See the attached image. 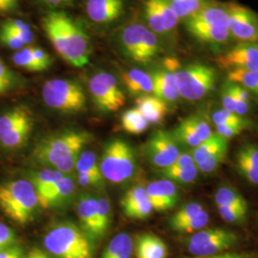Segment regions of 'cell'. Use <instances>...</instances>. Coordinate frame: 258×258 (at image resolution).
Returning <instances> with one entry per match:
<instances>
[{"label": "cell", "mask_w": 258, "mask_h": 258, "mask_svg": "<svg viewBox=\"0 0 258 258\" xmlns=\"http://www.w3.org/2000/svg\"><path fill=\"white\" fill-rule=\"evenodd\" d=\"M44 248L55 258H92L91 239L73 222L58 223L47 231Z\"/></svg>", "instance_id": "cell-4"}, {"label": "cell", "mask_w": 258, "mask_h": 258, "mask_svg": "<svg viewBox=\"0 0 258 258\" xmlns=\"http://www.w3.org/2000/svg\"><path fill=\"white\" fill-rule=\"evenodd\" d=\"M137 258H166L168 249L166 243L152 233L139 235L136 241Z\"/></svg>", "instance_id": "cell-29"}, {"label": "cell", "mask_w": 258, "mask_h": 258, "mask_svg": "<svg viewBox=\"0 0 258 258\" xmlns=\"http://www.w3.org/2000/svg\"><path fill=\"white\" fill-rule=\"evenodd\" d=\"M111 205L106 197L98 198V232L99 238L105 235L110 227Z\"/></svg>", "instance_id": "cell-44"}, {"label": "cell", "mask_w": 258, "mask_h": 258, "mask_svg": "<svg viewBox=\"0 0 258 258\" xmlns=\"http://www.w3.org/2000/svg\"><path fill=\"white\" fill-rule=\"evenodd\" d=\"M228 81L239 84L258 97V70H231L228 73Z\"/></svg>", "instance_id": "cell-37"}, {"label": "cell", "mask_w": 258, "mask_h": 258, "mask_svg": "<svg viewBox=\"0 0 258 258\" xmlns=\"http://www.w3.org/2000/svg\"><path fill=\"white\" fill-rule=\"evenodd\" d=\"M65 175L66 174L61 173L60 171L49 167L33 173L30 181L37 190V198L41 197Z\"/></svg>", "instance_id": "cell-33"}, {"label": "cell", "mask_w": 258, "mask_h": 258, "mask_svg": "<svg viewBox=\"0 0 258 258\" xmlns=\"http://www.w3.org/2000/svg\"><path fill=\"white\" fill-rule=\"evenodd\" d=\"M80 228L90 239H100L98 232V198L83 194L77 203Z\"/></svg>", "instance_id": "cell-23"}, {"label": "cell", "mask_w": 258, "mask_h": 258, "mask_svg": "<svg viewBox=\"0 0 258 258\" xmlns=\"http://www.w3.org/2000/svg\"><path fill=\"white\" fill-rule=\"evenodd\" d=\"M186 30L197 39L212 46H222L229 44L232 39L230 30L227 28L206 24L194 19L184 21Z\"/></svg>", "instance_id": "cell-21"}, {"label": "cell", "mask_w": 258, "mask_h": 258, "mask_svg": "<svg viewBox=\"0 0 258 258\" xmlns=\"http://www.w3.org/2000/svg\"><path fill=\"white\" fill-rule=\"evenodd\" d=\"M136 167L135 152L127 142L113 139L104 146L100 169L105 180L113 184L125 183L133 177Z\"/></svg>", "instance_id": "cell-5"}, {"label": "cell", "mask_w": 258, "mask_h": 258, "mask_svg": "<svg viewBox=\"0 0 258 258\" xmlns=\"http://www.w3.org/2000/svg\"><path fill=\"white\" fill-rule=\"evenodd\" d=\"M211 120L214 125L217 124H231V125H238L244 128L248 129L250 127L251 122L244 116H240L235 113L226 110L224 108L215 110L212 114Z\"/></svg>", "instance_id": "cell-40"}, {"label": "cell", "mask_w": 258, "mask_h": 258, "mask_svg": "<svg viewBox=\"0 0 258 258\" xmlns=\"http://www.w3.org/2000/svg\"><path fill=\"white\" fill-rule=\"evenodd\" d=\"M17 241L16 232L9 226L0 221V249L15 245Z\"/></svg>", "instance_id": "cell-49"}, {"label": "cell", "mask_w": 258, "mask_h": 258, "mask_svg": "<svg viewBox=\"0 0 258 258\" xmlns=\"http://www.w3.org/2000/svg\"><path fill=\"white\" fill-rule=\"evenodd\" d=\"M256 44H257V45H258V40H257V41H256Z\"/></svg>", "instance_id": "cell-57"}, {"label": "cell", "mask_w": 258, "mask_h": 258, "mask_svg": "<svg viewBox=\"0 0 258 258\" xmlns=\"http://www.w3.org/2000/svg\"><path fill=\"white\" fill-rule=\"evenodd\" d=\"M77 180L83 187H99L103 184L104 178L87 173H77Z\"/></svg>", "instance_id": "cell-50"}, {"label": "cell", "mask_w": 258, "mask_h": 258, "mask_svg": "<svg viewBox=\"0 0 258 258\" xmlns=\"http://www.w3.org/2000/svg\"><path fill=\"white\" fill-rule=\"evenodd\" d=\"M75 169L77 170V173H87L103 177L100 169V162L91 150H85L81 153L76 163Z\"/></svg>", "instance_id": "cell-39"}, {"label": "cell", "mask_w": 258, "mask_h": 258, "mask_svg": "<svg viewBox=\"0 0 258 258\" xmlns=\"http://www.w3.org/2000/svg\"><path fill=\"white\" fill-rule=\"evenodd\" d=\"M136 105L142 115L148 120L149 124H159L165 119L167 114V103L156 96L145 95L138 97Z\"/></svg>", "instance_id": "cell-27"}, {"label": "cell", "mask_w": 258, "mask_h": 258, "mask_svg": "<svg viewBox=\"0 0 258 258\" xmlns=\"http://www.w3.org/2000/svg\"><path fill=\"white\" fill-rule=\"evenodd\" d=\"M175 82L180 97L189 102H197L215 88L217 74L211 66L194 63L180 67L175 72Z\"/></svg>", "instance_id": "cell-7"}, {"label": "cell", "mask_w": 258, "mask_h": 258, "mask_svg": "<svg viewBox=\"0 0 258 258\" xmlns=\"http://www.w3.org/2000/svg\"><path fill=\"white\" fill-rule=\"evenodd\" d=\"M230 26L231 37L240 42H256L258 40V15L251 10L231 2Z\"/></svg>", "instance_id": "cell-14"}, {"label": "cell", "mask_w": 258, "mask_h": 258, "mask_svg": "<svg viewBox=\"0 0 258 258\" xmlns=\"http://www.w3.org/2000/svg\"><path fill=\"white\" fill-rule=\"evenodd\" d=\"M239 235L225 228H204L186 241L187 251L195 257H207L229 251L239 242Z\"/></svg>", "instance_id": "cell-8"}, {"label": "cell", "mask_w": 258, "mask_h": 258, "mask_svg": "<svg viewBox=\"0 0 258 258\" xmlns=\"http://www.w3.org/2000/svg\"><path fill=\"white\" fill-rule=\"evenodd\" d=\"M145 17L148 28L156 35L172 33L180 20L166 0H147Z\"/></svg>", "instance_id": "cell-15"}, {"label": "cell", "mask_w": 258, "mask_h": 258, "mask_svg": "<svg viewBox=\"0 0 258 258\" xmlns=\"http://www.w3.org/2000/svg\"><path fill=\"white\" fill-rule=\"evenodd\" d=\"M38 207L37 190L30 180L18 179L0 184V211L11 221L27 225Z\"/></svg>", "instance_id": "cell-3"}, {"label": "cell", "mask_w": 258, "mask_h": 258, "mask_svg": "<svg viewBox=\"0 0 258 258\" xmlns=\"http://www.w3.org/2000/svg\"><path fill=\"white\" fill-rule=\"evenodd\" d=\"M216 210L222 219L231 225H243L247 221L248 211L225 206H216Z\"/></svg>", "instance_id": "cell-46"}, {"label": "cell", "mask_w": 258, "mask_h": 258, "mask_svg": "<svg viewBox=\"0 0 258 258\" xmlns=\"http://www.w3.org/2000/svg\"><path fill=\"white\" fill-rule=\"evenodd\" d=\"M12 60L17 66L30 72H42L37 59L33 55L32 46L24 47L23 49L17 51L12 56Z\"/></svg>", "instance_id": "cell-42"}, {"label": "cell", "mask_w": 258, "mask_h": 258, "mask_svg": "<svg viewBox=\"0 0 258 258\" xmlns=\"http://www.w3.org/2000/svg\"><path fill=\"white\" fill-rule=\"evenodd\" d=\"M180 67L181 64L176 58L167 57L164 61V66L151 74L154 96L167 104L175 103L180 98L175 82V72Z\"/></svg>", "instance_id": "cell-17"}, {"label": "cell", "mask_w": 258, "mask_h": 258, "mask_svg": "<svg viewBox=\"0 0 258 258\" xmlns=\"http://www.w3.org/2000/svg\"><path fill=\"white\" fill-rule=\"evenodd\" d=\"M159 173L164 179L177 184H190L195 183L199 176V170L189 151L181 152L174 164L159 169Z\"/></svg>", "instance_id": "cell-20"}, {"label": "cell", "mask_w": 258, "mask_h": 258, "mask_svg": "<svg viewBox=\"0 0 258 258\" xmlns=\"http://www.w3.org/2000/svg\"><path fill=\"white\" fill-rule=\"evenodd\" d=\"M91 139L89 133L82 130L56 132L37 143L33 156L41 166L68 174L75 169L78 158Z\"/></svg>", "instance_id": "cell-2"}, {"label": "cell", "mask_w": 258, "mask_h": 258, "mask_svg": "<svg viewBox=\"0 0 258 258\" xmlns=\"http://www.w3.org/2000/svg\"><path fill=\"white\" fill-rule=\"evenodd\" d=\"M123 214L132 220H146L153 212L146 186L134 185L130 187L120 200Z\"/></svg>", "instance_id": "cell-18"}, {"label": "cell", "mask_w": 258, "mask_h": 258, "mask_svg": "<svg viewBox=\"0 0 258 258\" xmlns=\"http://www.w3.org/2000/svg\"><path fill=\"white\" fill-rule=\"evenodd\" d=\"M16 83V75L0 58V96L10 91Z\"/></svg>", "instance_id": "cell-47"}, {"label": "cell", "mask_w": 258, "mask_h": 258, "mask_svg": "<svg viewBox=\"0 0 258 258\" xmlns=\"http://www.w3.org/2000/svg\"><path fill=\"white\" fill-rule=\"evenodd\" d=\"M209 220H210L209 212H207L206 210H203L202 212L194 215V217L182 222V223L176 225L170 229L172 231H175V232H178V233L192 234L194 232L206 228V226L209 223Z\"/></svg>", "instance_id": "cell-38"}, {"label": "cell", "mask_w": 258, "mask_h": 258, "mask_svg": "<svg viewBox=\"0 0 258 258\" xmlns=\"http://www.w3.org/2000/svg\"><path fill=\"white\" fill-rule=\"evenodd\" d=\"M26 258H50L49 255L45 253L43 250L38 248H33L29 251Z\"/></svg>", "instance_id": "cell-56"}, {"label": "cell", "mask_w": 258, "mask_h": 258, "mask_svg": "<svg viewBox=\"0 0 258 258\" xmlns=\"http://www.w3.org/2000/svg\"><path fill=\"white\" fill-rule=\"evenodd\" d=\"M225 148H229V140L218 135L216 132H213L212 136L206 142H204L199 147L189 150V152L197 166L207 158L212 156L215 152Z\"/></svg>", "instance_id": "cell-32"}, {"label": "cell", "mask_w": 258, "mask_h": 258, "mask_svg": "<svg viewBox=\"0 0 258 258\" xmlns=\"http://www.w3.org/2000/svg\"><path fill=\"white\" fill-rule=\"evenodd\" d=\"M0 258H24V254L19 246L13 245L8 248L0 249Z\"/></svg>", "instance_id": "cell-52"}, {"label": "cell", "mask_w": 258, "mask_h": 258, "mask_svg": "<svg viewBox=\"0 0 258 258\" xmlns=\"http://www.w3.org/2000/svg\"><path fill=\"white\" fill-rule=\"evenodd\" d=\"M222 105L226 110L235 113L240 116H245L249 110V103L241 101L239 98L231 91L228 82L224 84L221 93Z\"/></svg>", "instance_id": "cell-36"}, {"label": "cell", "mask_w": 258, "mask_h": 258, "mask_svg": "<svg viewBox=\"0 0 258 258\" xmlns=\"http://www.w3.org/2000/svg\"><path fill=\"white\" fill-rule=\"evenodd\" d=\"M124 11L123 0H86L85 12L93 22L107 24L121 17Z\"/></svg>", "instance_id": "cell-22"}, {"label": "cell", "mask_w": 258, "mask_h": 258, "mask_svg": "<svg viewBox=\"0 0 258 258\" xmlns=\"http://www.w3.org/2000/svg\"><path fill=\"white\" fill-rule=\"evenodd\" d=\"M47 37L61 58L77 68L89 62L92 44L83 27L62 11H51L43 18Z\"/></svg>", "instance_id": "cell-1"}, {"label": "cell", "mask_w": 258, "mask_h": 258, "mask_svg": "<svg viewBox=\"0 0 258 258\" xmlns=\"http://www.w3.org/2000/svg\"><path fill=\"white\" fill-rule=\"evenodd\" d=\"M120 40L124 54L140 63H148L152 60L160 49L156 34L138 22L123 28Z\"/></svg>", "instance_id": "cell-9"}, {"label": "cell", "mask_w": 258, "mask_h": 258, "mask_svg": "<svg viewBox=\"0 0 258 258\" xmlns=\"http://www.w3.org/2000/svg\"><path fill=\"white\" fill-rule=\"evenodd\" d=\"M185 258H257V255L251 252H234V251H226L219 254H215L207 257H185Z\"/></svg>", "instance_id": "cell-53"}, {"label": "cell", "mask_w": 258, "mask_h": 258, "mask_svg": "<svg viewBox=\"0 0 258 258\" xmlns=\"http://www.w3.org/2000/svg\"><path fill=\"white\" fill-rule=\"evenodd\" d=\"M236 170L247 182L258 185V145L247 144L235 155Z\"/></svg>", "instance_id": "cell-24"}, {"label": "cell", "mask_w": 258, "mask_h": 258, "mask_svg": "<svg viewBox=\"0 0 258 258\" xmlns=\"http://www.w3.org/2000/svg\"><path fill=\"white\" fill-rule=\"evenodd\" d=\"M204 209L203 206L200 203L197 202H190V203L185 204L182 208H180L177 212L171 216V218L169 219V227L172 228L176 225L185 221L191 217H194V215H196L197 213L202 212Z\"/></svg>", "instance_id": "cell-45"}, {"label": "cell", "mask_w": 258, "mask_h": 258, "mask_svg": "<svg viewBox=\"0 0 258 258\" xmlns=\"http://www.w3.org/2000/svg\"><path fill=\"white\" fill-rule=\"evenodd\" d=\"M190 19L202 23H206V24H211V25L229 29L230 26L229 3H220L215 0H212L205 8Z\"/></svg>", "instance_id": "cell-26"}, {"label": "cell", "mask_w": 258, "mask_h": 258, "mask_svg": "<svg viewBox=\"0 0 258 258\" xmlns=\"http://www.w3.org/2000/svg\"><path fill=\"white\" fill-rule=\"evenodd\" d=\"M122 82L126 86V89L133 96H145L153 93V81L151 74L133 68L124 72L121 76Z\"/></svg>", "instance_id": "cell-28"}, {"label": "cell", "mask_w": 258, "mask_h": 258, "mask_svg": "<svg viewBox=\"0 0 258 258\" xmlns=\"http://www.w3.org/2000/svg\"><path fill=\"white\" fill-rule=\"evenodd\" d=\"M0 41L3 45L17 51L25 47V43L18 35L3 27H0Z\"/></svg>", "instance_id": "cell-48"}, {"label": "cell", "mask_w": 258, "mask_h": 258, "mask_svg": "<svg viewBox=\"0 0 258 258\" xmlns=\"http://www.w3.org/2000/svg\"><path fill=\"white\" fill-rule=\"evenodd\" d=\"M44 5L52 8H60L67 5H71L75 0H39Z\"/></svg>", "instance_id": "cell-55"}, {"label": "cell", "mask_w": 258, "mask_h": 258, "mask_svg": "<svg viewBox=\"0 0 258 258\" xmlns=\"http://www.w3.org/2000/svg\"><path fill=\"white\" fill-rule=\"evenodd\" d=\"M41 95L48 107L62 113H79L86 106L83 86L73 80H50L44 83Z\"/></svg>", "instance_id": "cell-6"}, {"label": "cell", "mask_w": 258, "mask_h": 258, "mask_svg": "<svg viewBox=\"0 0 258 258\" xmlns=\"http://www.w3.org/2000/svg\"><path fill=\"white\" fill-rule=\"evenodd\" d=\"M76 192V184L71 177L65 175L47 192L38 198L40 208L53 209L68 203Z\"/></svg>", "instance_id": "cell-25"}, {"label": "cell", "mask_w": 258, "mask_h": 258, "mask_svg": "<svg viewBox=\"0 0 258 258\" xmlns=\"http://www.w3.org/2000/svg\"><path fill=\"white\" fill-rule=\"evenodd\" d=\"M149 125V122L137 108L129 109L121 115V126L130 134H142L148 130Z\"/></svg>", "instance_id": "cell-35"}, {"label": "cell", "mask_w": 258, "mask_h": 258, "mask_svg": "<svg viewBox=\"0 0 258 258\" xmlns=\"http://www.w3.org/2000/svg\"><path fill=\"white\" fill-rule=\"evenodd\" d=\"M153 211L163 212L174 209L179 201V191L173 182L161 179L148 183L146 186Z\"/></svg>", "instance_id": "cell-19"}, {"label": "cell", "mask_w": 258, "mask_h": 258, "mask_svg": "<svg viewBox=\"0 0 258 258\" xmlns=\"http://www.w3.org/2000/svg\"><path fill=\"white\" fill-rule=\"evenodd\" d=\"M88 86L93 102L102 112H116L124 105L125 96L110 73L102 71L93 75Z\"/></svg>", "instance_id": "cell-11"}, {"label": "cell", "mask_w": 258, "mask_h": 258, "mask_svg": "<svg viewBox=\"0 0 258 258\" xmlns=\"http://www.w3.org/2000/svg\"><path fill=\"white\" fill-rule=\"evenodd\" d=\"M180 145L171 132L159 129L148 140L144 154L151 166L163 169L174 164L181 154Z\"/></svg>", "instance_id": "cell-12"}, {"label": "cell", "mask_w": 258, "mask_h": 258, "mask_svg": "<svg viewBox=\"0 0 258 258\" xmlns=\"http://www.w3.org/2000/svg\"><path fill=\"white\" fill-rule=\"evenodd\" d=\"M246 128L238 126V125H231V124H217L215 125V132L224 137L227 140L233 138L238 136L242 131H244Z\"/></svg>", "instance_id": "cell-51"}, {"label": "cell", "mask_w": 258, "mask_h": 258, "mask_svg": "<svg viewBox=\"0 0 258 258\" xmlns=\"http://www.w3.org/2000/svg\"><path fill=\"white\" fill-rule=\"evenodd\" d=\"M216 206H225L244 211L249 210V205L244 196L231 185H221L217 188L214 195Z\"/></svg>", "instance_id": "cell-31"}, {"label": "cell", "mask_w": 258, "mask_h": 258, "mask_svg": "<svg viewBox=\"0 0 258 258\" xmlns=\"http://www.w3.org/2000/svg\"><path fill=\"white\" fill-rule=\"evenodd\" d=\"M179 19L187 20L205 8L212 0H166Z\"/></svg>", "instance_id": "cell-34"}, {"label": "cell", "mask_w": 258, "mask_h": 258, "mask_svg": "<svg viewBox=\"0 0 258 258\" xmlns=\"http://www.w3.org/2000/svg\"><path fill=\"white\" fill-rule=\"evenodd\" d=\"M133 247V241L129 234L119 233L110 240L101 258H131Z\"/></svg>", "instance_id": "cell-30"}, {"label": "cell", "mask_w": 258, "mask_h": 258, "mask_svg": "<svg viewBox=\"0 0 258 258\" xmlns=\"http://www.w3.org/2000/svg\"><path fill=\"white\" fill-rule=\"evenodd\" d=\"M34 126L31 111L24 106H16L0 115V144L9 149L25 145Z\"/></svg>", "instance_id": "cell-10"}, {"label": "cell", "mask_w": 258, "mask_h": 258, "mask_svg": "<svg viewBox=\"0 0 258 258\" xmlns=\"http://www.w3.org/2000/svg\"><path fill=\"white\" fill-rule=\"evenodd\" d=\"M1 27L5 28L13 32L14 34L18 35L25 45L33 43L35 40V34L32 31V28L28 23H25L23 20L17 19H10L6 20Z\"/></svg>", "instance_id": "cell-41"}, {"label": "cell", "mask_w": 258, "mask_h": 258, "mask_svg": "<svg viewBox=\"0 0 258 258\" xmlns=\"http://www.w3.org/2000/svg\"><path fill=\"white\" fill-rule=\"evenodd\" d=\"M217 63L226 70H258L256 42H239L217 58Z\"/></svg>", "instance_id": "cell-16"}, {"label": "cell", "mask_w": 258, "mask_h": 258, "mask_svg": "<svg viewBox=\"0 0 258 258\" xmlns=\"http://www.w3.org/2000/svg\"><path fill=\"white\" fill-rule=\"evenodd\" d=\"M19 0H0V14H7L18 8Z\"/></svg>", "instance_id": "cell-54"}, {"label": "cell", "mask_w": 258, "mask_h": 258, "mask_svg": "<svg viewBox=\"0 0 258 258\" xmlns=\"http://www.w3.org/2000/svg\"><path fill=\"white\" fill-rule=\"evenodd\" d=\"M180 146L194 149L213 134L211 120L205 114H194L180 121L171 132Z\"/></svg>", "instance_id": "cell-13"}, {"label": "cell", "mask_w": 258, "mask_h": 258, "mask_svg": "<svg viewBox=\"0 0 258 258\" xmlns=\"http://www.w3.org/2000/svg\"><path fill=\"white\" fill-rule=\"evenodd\" d=\"M228 151L229 148H222L219 151L212 154V156L204 160L202 163L198 164L197 167L199 173H202L204 175H211L216 172L220 168L222 164L226 161Z\"/></svg>", "instance_id": "cell-43"}]
</instances>
